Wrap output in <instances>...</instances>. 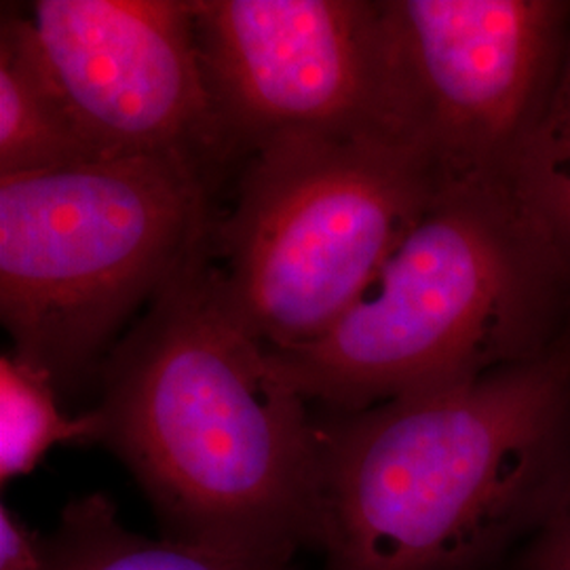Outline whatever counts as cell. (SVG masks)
Here are the masks:
<instances>
[{
	"label": "cell",
	"mask_w": 570,
	"mask_h": 570,
	"mask_svg": "<svg viewBox=\"0 0 570 570\" xmlns=\"http://www.w3.org/2000/svg\"><path fill=\"white\" fill-rule=\"evenodd\" d=\"M98 381V442L136 478L167 537L271 562L317 548V416L212 301L202 258L146 306Z\"/></svg>",
	"instance_id": "cell-1"
},
{
	"label": "cell",
	"mask_w": 570,
	"mask_h": 570,
	"mask_svg": "<svg viewBox=\"0 0 570 570\" xmlns=\"http://www.w3.org/2000/svg\"><path fill=\"white\" fill-rule=\"evenodd\" d=\"M317 429L326 570H475L539 513L569 452V336Z\"/></svg>",
	"instance_id": "cell-2"
},
{
	"label": "cell",
	"mask_w": 570,
	"mask_h": 570,
	"mask_svg": "<svg viewBox=\"0 0 570 570\" xmlns=\"http://www.w3.org/2000/svg\"><path fill=\"white\" fill-rule=\"evenodd\" d=\"M570 289L510 178L450 184L311 345L268 351L308 404L355 412L537 357Z\"/></svg>",
	"instance_id": "cell-3"
},
{
	"label": "cell",
	"mask_w": 570,
	"mask_h": 570,
	"mask_svg": "<svg viewBox=\"0 0 570 570\" xmlns=\"http://www.w3.org/2000/svg\"><path fill=\"white\" fill-rule=\"evenodd\" d=\"M216 186L171 159L0 178V320L60 391L98 379L127 320L204 256Z\"/></svg>",
	"instance_id": "cell-4"
},
{
	"label": "cell",
	"mask_w": 570,
	"mask_h": 570,
	"mask_svg": "<svg viewBox=\"0 0 570 570\" xmlns=\"http://www.w3.org/2000/svg\"><path fill=\"white\" fill-rule=\"evenodd\" d=\"M446 186L412 144L336 134L266 140L202 256L212 301L271 351L311 345L364 294Z\"/></svg>",
	"instance_id": "cell-5"
},
{
	"label": "cell",
	"mask_w": 570,
	"mask_h": 570,
	"mask_svg": "<svg viewBox=\"0 0 570 570\" xmlns=\"http://www.w3.org/2000/svg\"><path fill=\"white\" fill-rule=\"evenodd\" d=\"M193 13L237 169L285 134L419 148L387 0H193Z\"/></svg>",
	"instance_id": "cell-6"
},
{
	"label": "cell",
	"mask_w": 570,
	"mask_h": 570,
	"mask_svg": "<svg viewBox=\"0 0 570 570\" xmlns=\"http://www.w3.org/2000/svg\"><path fill=\"white\" fill-rule=\"evenodd\" d=\"M28 18L96 161L171 159L216 188L237 169L193 0H37Z\"/></svg>",
	"instance_id": "cell-7"
},
{
	"label": "cell",
	"mask_w": 570,
	"mask_h": 570,
	"mask_svg": "<svg viewBox=\"0 0 570 570\" xmlns=\"http://www.w3.org/2000/svg\"><path fill=\"white\" fill-rule=\"evenodd\" d=\"M387 2L416 144L442 184L510 178L564 60L570 2Z\"/></svg>",
	"instance_id": "cell-8"
},
{
	"label": "cell",
	"mask_w": 570,
	"mask_h": 570,
	"mask_svg": "<svg viewBox=\"0 0 570 570\" xmlns=\"http://www.w3.org/2000/svg\"><path fill=\"white\" fill-rule=\"evenodd\" d=\"M96 161L42 58L30 18H0V178Z\"/></svg>",
	"instance_id": "cell-9"
},
{
	"label": "cell",
	"mask_w": 570,
	"mask_h": 570,
	"mask_svg": "<svg viewBox=\"0 0 570 570\" xmlns=\"http://www.w3.org/2000/svg\"><path fill=\"white\" fill-rule=\"evenodd\" d=\"M49 539L51 570H301L204 550L171 537L150 539L127 529L115 503L100 492L72 499Z\"/></svg>",
	"instance_id": "cell-10"
},
{
	"label": "cell",
	"mask_w": 570,
	"mask_h": 570,
	"mask_svg": "<svg viewBox=\"0 0 570 570\" xmlns=\"http://www.w3.org/2000/svg\"><path fill=\"white\" fill-rule=\"evenodd\" d=\"M96 410L68 414L60 387L42 367L13 351L0 355V482L7 487L39 468L60 444L98 442Z\"/></svg>",
	"instance_id": "cell-11"
},
{
	"label": "cell",
	"mask_w": 570,
	"mask_h": 570,
	"mask_svg": "<svg viewBox=\"0 0 570 570\" xmlns=\"http://www.w3.org/2000/svg\"><path fill=\"white\" fill-rule=\"evenodd\" d=\"M510 183L570 289V39L550 102L511 165Z\"/></svg>",
	"instance_id": "cell-12"
},
{
	"label": "cell",
	"mask_w": 570,
	"mask_h": 570,
	"mask_svg": "<svg viewBox=\"0 0 570 570\" xmlns=\"http://www.w3.org/2000/svg\"><path fill=\"white\" fill-rule=\"evenodd\" d=\"M537 518L524 570H570V450Z\"/></svg>",
	"instance_id": "cell-13"
},
{
	"label": "cell",
	"mask_w": 570,
	"mask_h": 570,
	"mask_svg": "<svg viewBox=\"0 0 570 570\" xmlns=\"http://www.w3.org/2000/svg\"><path fill=\"white\" fill-rule=\"evenodd\" d=\"M0 570H51L49 539L7 503L0 505Z\"/></svg>",
	"instance_id": "cell-14"
}]
</instances>
